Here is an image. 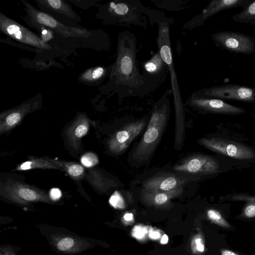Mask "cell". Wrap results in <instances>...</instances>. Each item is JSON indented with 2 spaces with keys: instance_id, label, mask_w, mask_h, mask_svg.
I'll list each match as a JSON object with an SVG mask.
<instances>
[{
  "instance_id": "6da1fadb",
  "label": "cell",
  "mask_w": 255,
  "mask_h": 255,
  "mask_svg": "<svg viewBox=\"0 0 255 255\" xmlns=\"http://www.w3.org/2000/svg\"><path fill=\"white\" fill-rule=\"evenodd\" d=\"M136 43L135 36L130 31L119 33L116 58L111 65L106 87L109 93L116 94L122 99L142 97L154 91L140 72L136 59Z\"/></svg>"
},
{
  "instance_id": "7a4b0ae2",
  "label": "cell",
  "mask_w": 255,
  "mask_h": 255,
  "mask_svg": "<svg viewBox=\"0 0 255 255\" xmlns=\"http://www.w3.org/2000/svg\"><path fill=\"white\" fill-rule=\"evenodd\" d=\"M21 1L26 13L24 16H21L23 21L35 30L40 28L49 30L60 43L73 48H90L97 51L110 48L109 36L104 31L69 25L25 0Z\"/></svg>"
},
{
  "instance_id": "3957f363",
  "label": "cell",
  "mask_w": 255,
  "mask_h": 255,
  "mask_svg": "<svg viewBox=\"0 0 255 255\" xmlns=\"http://www.w3.org/2000/svg\"><path fill=\"white\" fill-rule=\"evenodd\" d=\"M95 16L106 24L141 26L146 28L151 9L138 0H115L97 5Z\"/></svg>"
},
{
  "instance_id": "277c9868",
  "label": "cell",
  "mask_w": 255,
  "mask_h": 255,
  "mask_svg": "<svg viewBox=\"0 0 255 255\" xmlns=\"http://www.w3.org/2000/svg\"><path fill=\"white\" fill-rule=\"evenodd\" d=\"M170 108L165 94L154 105L146 130L131 154V159L138 163L148 160L159 142L168 122Z\"/></svg>"
},
{
  "instance_id": "5b68a950",
  "label": "cell",
  "mask_w": 255,
  "mask_h": 255,
  "mask_svg": "<svg viewBox=\"0 0 255 255\" xmlns=\"http://www.w3.org/2000/svg\"><path fill=\"white\" fill-rule=\"evenodd\" d=\"M174 21L172 18L162 15L156 23L158 25L157 45L160 55L168 68L175 107L176 126L184 125V111L177 77L175 72L170 39V25Z\"/></svg>"
},
{
  "instance_id": "8992f818",
  "label": "cell",
  "mask_w": 255,
  "mask_h": 255,
  "mask_svg": "<svg viewBox=\"0 0 255 255\" xmlns=\"http://www.w3.org/2000/svg\"><path fill=\"white\" fill-rule=\"evenodd\" d=\"M0 30L12 39L40 50L51 51L53 47L22 25L0 13Z\"/></svg>"
},
{
  "instance_id": "52a82bcc",
  "label": "cell",
  "mask_w": 255,
  "mask_h": 255,
  "mask_svg": "<svg viewBox=\"0 0 255 255\" xmlns=\"http://www.w3.org/2000/svg\"><path fill=\"white\" fill-rule=\"evenodd\" d=\"M193 93L199 97L255 103V88L237 84L203 88Z\"/></svg>"
},
{
  "instance_id": "ba28073f",
  "label": "cell",
  "mask_w": 255,
  "mask_h": 255,
  "mask_svg": "<svg viewBox=\"0 0 255 255\" xmlns=\"http://www.w3.org/2000/svg\"><path fill=\"white\" fill-rule=\"evenodd\" d=\"M211 37L216 47L231 52L251 54L255 52V39L250 35L232 31L214 32Z\"/></svg>"
},
{
  "instance_id": "9c48e42d",
  "label": "cell",
  "mask_w": 255,
  "mask_h": 255,
  "mask_svg": "<svg viewBox=\"0 0 255 255\" xmlns=\"http://www.w3.org/2000/svg\"><path fill=\"white\" fill-rule=\"evenodd\" d=\"M198 142L212 151L235 159L250 160L255 157V152L250 147L228 139L203 137Z\"/></svg>"
},
{
  "instance_id": "30bf717a",
  "label": "cell",
  "mask_w": 255,
  "mask_h": 255,
  "mask_svg": "<svg viewBox=\"0 0 255 255\" xmlns=\"http://www.w3.org/2000/svg\"><path fill=\"white\" fill-rule=\"evenodd\" d=\"M41 105L42 94L39 93L14 108L1 112L0 116V133L13 128L26 115L39 109Z\"/></svg>"
},
{
  "instance_id": "8fae6325",
  "label": "cell",
  "mask_w": 255,
  "mask_h": 255,
  "mask_svg": "<svg viewBox=\"0 0 255 255\" xmlns=\"http://www.w3.org/2000/svg\"><path fill=\"white\" fill-rule=\"evenodd\" d=\"M173 169L186 174L204 175L219 172L220 165L218 161L211 156L195 154L175 164Z\"/></svg>"
},
{
  "instance_id": "7c38bea8",
  "label": "cell",
  "mask_w": 255,
  "mask_h": 255,
  "mask_svg": "<svg viewBox=\"0 0 255 255\" xmlns=\"http://www.w3.org/2000/svg\"><path fill=\"white\" fill-rule=\"evenodd\" d=\"M253 0H212L202 12L192 17L182 26L184 30H191L203 25L210 17L222 11L241 7L245 9Z\"/></svg>"
},
{
  "instance_id": "4fadbf2b",
  "label": "cell",
  "mask_w": 255,
  "mask_h": 255,
  "mask_svg": "<svg viewBox=\"0 0 255 255\" xmlns=\"http://www.w3.org/2000/svg\"><path fill=\"white\" fill-rule=\"evenodd\" d=\"M186 104L203 112L231 115L246 113L245 109L229 104L223 100L199 97L194 93L188 97Z\"/></svg>"
},
{
  "instance_id": "5bb4252c",
  "label": "cell",
  "mask_w": 255,
  "mask_h": 255,
  "mask_svg": "<svg viewBox=\"0 0 255 255\" xmlns=\"http://www.w3.org/2000/svg\"><path fill=\"white\" fill-rule=\"evenodd\" d=\"M146 124V119H141L127 124L109 139L108 146L110 151L115 154L123 153L139 135Z\"/></svg>"
},
{
  "instance_id": "9a60e30c",
  "label": "cell",
  "mask_w": 255,
  "mask_h": 255,
  "mask_svg": "<svg viewBox=\"0 0 255 255\" xmlns=\"http://www.w3.org/2000/svg\"><path fill=\"white\" fill-rule=\"evenodd\" d=\"M39 9L52 16L60 15L68 19L74 26L81 27V16L72 7L67 0H34Z\"/></svg>"
},
{
  "instance_id": "2e32d148",
  "label": "cell",
  "mask_w": 255,
  "mask_h": 255,
  "mask_svg": "<svg viewBox=\"0 0 255 255\" xmlns=\"http://www.w3.org/2000/svg\"><path fill=\"white\" fill-rule=\"evenodd\" d=\"M142 66L141 73L154 90L164 81L169 72L168 66L158 50L149 59L142 63Z\"/></svg>"
},
{
  "instance_id": "e0dca14e",
  "label": "cell",
  "mask_w": 255,
  "mask_h": 255,
  "mask_svg": "<svg viewBox=\"0 0 255 255\" xmlns=\"http://www.w3.org/2000/svg\"><path fill=\"white\" fill-rule=\"evenodd\" d=\"M183 191L182 186L167 191L142 188L140 191V198L142 202L149 207L163 209L169 207L171 200L179 196Z\"/></svg>"
},
{
  "instance_id": "ac0fdd59",
  "label": "cell",
  "mask_w": 255,
  "mask_h": 255,
  "mask_svg": "<svg viewBox=\"0 0 255 255\" xmlns=\"http://www.w3.org/2000/svg\"><path fill=\"white\" fill-rule=\"evenodd\" d=\"M1 190L11 198L20 199L26 201L43 200L46 196L42 191L18 182L5 184Z\"/></svg>"
},
{
  "instance_id": "d6986e66",
  "label": "cell",
  "mask_w": 255,
  "mask_h": 255,
  "mask_svg": "<svg viewBox=\"0 0 255 255\" xmlns=\"http://www.w3.org/2000/svg\"><path fill=\"white\" fill-rule=\"evenodd\" d=\"M184 181L176 176L160 175L148 178L142 184V188L149 190L167 191L182 186Z\"/></svg>"
},
{
  "instance_id": "ffe728a7",
  "label": "cell",
  "mask_w": 255,
  "mask_h": 255,
  "mask_svg": "<svg viewBox=\"0 0 255 255\" xmlns=\"http://www.w3.org/2000/svg\"><path fill=\"white\" fill-rule=\"evenodd\" d=\"M111 71L109 67L96 66L87 69L78 76V80L81 83L88 85L100 84L109 76Z\"/></svg>"
},
{
  "instance_id": "44dd1931",
  "label": "cell",
  "mask_w": 255,
  "mask_h": 255,
  "mask_svg": "<svg viewBox=\"0 0 255 255\" xmlns=\"http://www.w3.org/2000/svg\"><path fill=\"white\" fill-rule=\"evenodd\" d=\"M34 168L62 169L53 160L45 158H31L17 166V170H26Z\"/></svg>"
},
{
  "instance_id": "7402d4cb",
  "label": "cell",
  "mask_w": 255,
  "mask_h": 255,
  "mask_svg": "<svg viewBox=\"0 0 255 255\" xmlns=\"http://www.w3.org/2000/svg\"><path fill=\"white\" fill-rule=\"evenodd\" d=\"M231 19L237 22L255 25V0L243 11L234 15Z\"/></svg>"
},
{
  "instance_id": "603a6c76",
  "label": "cell",
  "mask_w": 255,
  "mask_h": 255,
  "mask_svg": "<svg viewBox=\"0 0 255 255\" xmlns=\"http://www.w3.org/2000/svg\"><path fill=\"white\" fill-rule=\"evenodd\" d=\"M154 4L160 8L170 11H178L188 7L189 0H152Z\"/></svg>"
},
{
  "instance_id": "cb8c5ba5",
  "label": "cell",
  "mask_w": 255,
  "mask_h": 255,
  "mask_svg": "<svg viewBox=\"0 0 255 255\" xmlns=\"http://www.w3.org/2000/svg\"><path fill=\"white\" fill-rule=\"evenodd\" d=\"M54 161L62 169L65 170L72 178L79 180L84 176L85 169L80 164L75 162Z\"/></svg>"
},
{
  "instance_id": "d4e9b609",
  "label": "cell",
  "mask_w": 255,
  "mask_h": 255,
  "mask_svg": "<svg viewBox=\"0 0 255 255\" xmlns=\"http://www.w3.org/2000/svg\"><path fill=\"white\" fill-rule=\"evenodd\" d=\"M75 124L72 129V137L74 139L81 138L85 135L88 131V120L85 116L81 115Z\"/></svg>"
},
{
  "instance_id": "484cf974",
  "label": "cell",
  "mask_w": 255,
  "mask_h": 255,
  "mask_svg": "<svg viewBox=\"0 0 255 255\" xmlns=\"http://www.w3.org/2000/svg\"><path fill=\"white\" fill-rule=\"evenodd\" d=\"M233 200H243L247 202L244 208L243 215L248 218L255 217V196L237 195L232 197Z\"/></svg>"
},
{
  "instance_id": "4316f807",
  "label": "cell",
  "mask_w": 255,
  "mask_h": 255,
  "mask_svg": "<svg viewBox=\"0 0 255 255\" xmlns=\"http://www.w3.org/2000/svg\"><path fill=\"white\" fill-rule=\"evenodd\" d=\"M191 252L194 255H200L205 252V241L203 234L199 232L192 238L190 244Z\"/></svg>"
},
{
  "instance_id": "83f0119b",
  "label": "cell",
  "mask_w": 255,
  "mask_h": 255,
  "mask_svg": "<svg viewBox=\"0 0 255 255\" xmlns=\"http://www.w3.org/2000/svg\"><path fill=\"white\" fill-rule=\"evenodd\" d=\"M207 217L213 223L225 228H230L231 226L225 219L219 211L210 209L207 211Z\"/></svg>"
},
{
  "instance_id": "f1b7e54d",
  "label": "cell",
  "mask_w": 255,
  "mask_h": 255,
  "mask_svg": "<svg viewBox=\"0 0 255 255\" xmlns=\"http://www.w3.org/2000/svg\"><path fill=\"white\" fill-rule=\"evenodd\" d=\"M81 162L84 166L87 167H91L99 162V159L95 154L88 152L82 156Z\"/></svg>"
},
{
  "instance_id": "f546056e",
  "label": "cell",
  "mask_w": 255,
  "mask_h": 255,
  "mask_svg": "<svg viewBox=\"0 0 255 255\" xmlns=\"http://www.w3.org/2000/svg\"><path fill=\"white\" fill-rule=\"evenodd\" d=\"M67 1L82 9L89 8L90 7L93 5L97 6L99 4L98 3L99 0H68Z\"/></svg>"
},
{
  "instance_id": "4dcf8cb0",
  "label": "cell",
  "mask_w": 255,
  "mask_h": 255,
  "mask_svg": "<svg viewBox=\"0 0 255 255\" xmlns=\"http://www.w3.org/2000/svg\"><path fill=\"white\" fill-rule=\"evenodd\" d=\"M74 240L71 238H65L61 239L57 244V248L61 251H67L73 246Z\"/></svg>"
},
{
  "instance_id": "1f68e13d",
  "label": "cell",
  "mask_w": 255,
  "mask_h": 255,
  "mask_svg": "<svg viewBox=\"0 0 255 255\" xmlns=\"http://www.w3.org/2000/svg\"><path fill=\"white\" fill-rule=\"evenodd\" d=\"M49 196L53 200H58L61 196V191L58 188H52L50 191Z\"/></svg>"
},
{
  "instance_id": "d6a6232c",
  "label": "cell",
  "mask_w": 255,
  "mask_h": 255,
  "mask_svg": "<svg viewBox=\"0 0 255 255\" xmlns=\"http://www.w3.org/2000/svg\"><path fill=\"white\" fill-rule=\"evenodd\" d=\"M221 255H239L234 252L227 249L221 250Z\"/></svg>"
},
{
  "instance_id": "836d02e7",
  "label": "cell",
  "mask_w": 255,
  "mask_h": 255,
  "mask_svg": "<svg viewBox=\"0 0 255 255\" xmlns=\"http://www.w3.org/2000/svg\"><path fill=\"white\" fill-rule=\"evenodd\" d=\"M133 219V215L131 213H127L126 214L124 217L123 219L125 221L129 222L131 220H132Z\"/></svg>"
}]
</instances>
